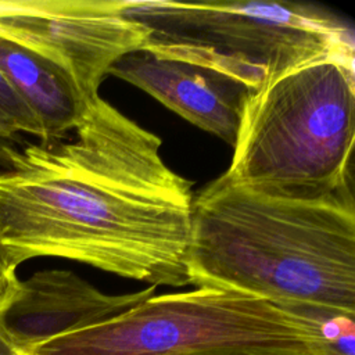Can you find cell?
<instances>
[{
    "label": "cell",
    "mask_w": 355,
    "mask_h": 355,
    "mask_svg": "<svg viewBox=\"0 0 355 355\" xmlns=\"http://www.w3.org/2000/svg\"><path fill=\"white\" fill-rule=\"evenodd\" d=\"M19 147V135L0 125V165L7 168L11 162V157Z\"/></svg>",
    "instance_id": "13"
},
{
    "label": "cell",
    "mask_w": 355,
    "mask_h": 355,
    "mask_svg": "<svg viewBox=\"0 0 355 355\" xmlns=\"http://www.w3.org/2000/svg\"><path fill=\"white\" fill-rule=\"evenodd\" d=\"M123 14L150 29L144 50L208 67L250 92L313 61L354 58L351 29L300 3L123 0Z\"/></svg>",
    "instance_id": "4"
},
{
    "label": "cell",
    "mask_w": 355,
    "mask_h": 355,
    "mask_svg": "<svg viewBox=\"0 0 355 355\" xmlns=\"http://www.w3.org/2000/svg\"><path fill=\"white\" fill-rule=\"evenodd\" d=\"M150 29L123 14V0H0V37L60 67L86 101L108 69L144 49Z\"/></svg>",
    "instance_id": "6"
},
{
    "label": "cell",
    "mask_w": 355,
    "mask_h": 355,
    "mask_svg": "<svg viewBox=\"0 0 355 355\" xmlns=\"http://www.w3.org/2000/svg\"><path fill=\"white\" fill-rule=\"evenodd\" d=\"M155 295V287L105 294L71 270L47 269L19 280L0 311V334L21 352L51 338L104 323Z\"/></svg>",
    "instance_id": "7"
},
{
    "label": "cell",
    "mask_w": 355,
    "mask_h": 355,
    "mask_svg": "<svg viewBox=\"0 0 355 355\" xmlns=\"http://www.w3.org/2000/svg\"><path fill=\"white\" fill-rule=\"evenodd\" d=\"M0 71L43 129V144L65 137L79 123L87 101L73 80L50 60L0 37Z\"/></svg>",
    "instance_id": "9"
},
{
    "label": "cell",
    "mask_w": 355,
    "mask_h": 355,
    "mask_svg": "<svg viewBox=\"0 0 355 355\" xmlns=\"http://www.w3.org/2000/svg\"><path fill=\"white\" fill-rule=\"evenodd\" d=\"M0 125L15 133H28L43 141V129L31 110L24 104L15 90L0 71Z\"/></svg>",
    "instance_id": "10"
},
{
    "label": "cell",
    "mask_w": 355,
    "mask_h": 355,
    "mask_svg": "<svg viewBox=\"0 0 355 355\" xmlns=\"http://www.w3.org/2000/svg\"><path fill=\"white\" fill-rule=\"evenodd\" d=\"M351 322H324L269 301L209 287L153 295L93 327L18 355H211L241 348L333 344Z\"/></svg>",
    "instance_id": "5"
},
{
    "label": "cell",
    "mask_w": 355,
    "mask_h": 355,
    "mask_svg": "<svg viewBox=\"0 0 355 355\" xmlns=\"http://www.w3.org/2000/svg\"><path fill=\"white\" fill-rule=\"evenodd\" d=\"M72 140L21 146L0 171V250L65 258L153 287L190 284L191 182L161 139L100 96Z\"/></svg>",
    "instance_id": "1"
},
{
    "label": "cell",
    "mask_w": 355,
    "mask_h": 355,
    "mask_svg": "<svg viewBox=\"0 0 355 355\" xmlns=\"http://www.w3.org/2000/svg\"><path fill=\"white\" fill-rule=\"evenodd\" d=\"M189 282L252 295L324 322H354L352 184L312 198L223 175L193 201Z\"/></svg>",
    "instance_id": "2"
},
{
    "label": "cell",
    "mask_w": 355,
    "mask_h": 355,
    "mask_svg": "<svg viewBox=\"0 0 355 355\" xmlns=\"http://www.w3.org/2000/svg\"><path fill=\"white\" fill-rule=\"evenodd\" d=\"M211 355H334L330 344H300L291 347L241 348Z\"/></svg>",
    "instance_id": "11"
},
{
    "label": "cell",
    "mask_w": 355,
    "mask_h": 355,
    "mask_svg": "<svg viewBox=\"0 0 355 355\" xmlns=\"http://www.w3.org/2000/svg\"><path fill=\"white\" fill-rule=\"evenodd\" d=\"M354 58L290 69L247 93L225 178L269 194L312 198L352 184Z\"/></svg>",
    "instance_id": "3"
},
{
    "label": "cell",
    "mask_w": 355,
    "mask_h": 355,
    "mask_svg": "<svg viewBox=\"0 0 355 355\" xmlns=\"http://www.w3.org/2000/svg\"><path fill=\"white\" fill-rule=\"evenodd\" d=\"M18 284L19 279L17 276V268L10 263L0 250V311L12 300Z\"/></svg>",
    "instance_id": "12"
},
{
    "label": "cell",
    "mask_w": 355,
    "mask_h": 355,
    "mask_svg": "<svg viewBox=\"0 0 355 355\" xmlns=\"http://www.w3.org/2000/svg\"><path fill=\"white\" fill-rule=\"evenodd\" d=\"M0 355H18L11 344L0 334Z\"/></svg>",
    "instance_id": "14"
},
{
    "label": "cell",
    "mask_w": 355,
    "mask_h": 355,
    "mask_svg": "<svg viewBox=\"0 0 355 355\" xmlns=\"http://www.w3.org/2000/svg\"><path fill=\"white\" fill-rule=\"evenodd\" d=\"M107 75L141 89L190 123L233 146L250 92L239 82L208 67L144 49L119 58Z\"/></svg>",
    "instance_id": "8"
}]
</instances>
